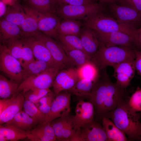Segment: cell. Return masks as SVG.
I'll list each match as a JSON object with an SVG mask.
<instances>
[{
  "instance_id": "cell-16",
  "label": "cell",
  "mask_w": 141,
  "mask_h": 141,
  "mask_svg": "<svg viewBox=\"0 0 141 141\" xmlns=\"http://www.w3.org/2000/svg\"><path fill=\"white\" fill-rule=\"evenodd\" d=\"M101 43L107 47L121 46L136 50L135 37L119 31L97 34Z\"/></svg>"
},
{
  "instance_id": "cell-24",
  "label": "cell",
  "mask_w": 141,
  "mask_h": 141,
  "mask_svg": "<svg viewBox=\"0 0 141 141\" xmlns=\"http://www.w3.org/2000/svg\"><path fill=\"white\" fill-rule=\"evenodd\" d=\"M30 133L5 123L0 125V141H18L27 138Z\"/></svg>"
},
{
  "instance_id": "cell-25",
  "label": "cell",
  "mask_w": 141,
  "mask_h": 141,
  "mask_svg": "<svg viewBox=\"0 0 141 141\" xmlns=\"http://www.w3.org/2000/svg\"><path fill=\"white\" fill-rule=\"evenodd\" d=\"M25 16V12L21 4L17 0L8 5L4 15L1 18L15 24L20 28Z\"/></svg>"
},
{
  "instance_id": "cell-27",
  "label": "cell",
  "mask_w": 141,
  "mask_h": 141,
  "mask_svg": "<svg viewBox=\"0 0 141 141\" xmlns=\"http://www.w3.org/2000/svg\"><path fill=\"white\" fill-rule=\"evenodd\" d=\"M22 4L43 13L55 14L58 6L54 0H20Z\"/></svg>"
},
{
  "instance_id": "cell-11",
  "label": "cell",
  "mask_w": 141,
  "mask_h": 141,
  "mask_svg": "<svg viewBox=\"0 0 141 141\" xmlns=\"http://www.w3.org/2000/svg\"><path fill=\"white\" fill-rule=\"evenodd\" d=\"M25 98L21 92H16L10 98L0 100V125L10 121L22 110Z\"/></svg>"
},
{
  "instance_id": "cell-45",
  "label": "cell",
  "mask_w": 141,
  "mask_h": 141,
  "mask_svg": "<svg viewBox=\"0 0 141 141\" xmlns=\"http://www.w3.org/2000/svg\"><path fill=\"white\" fill-rule=\"evenodd\" d=\"M92 2L94 3L96 1L99 2L101 4L103 3H108V4L117 3V2L120 1L122 2V0H90Z\"/></svg>"
},
{
  "instance_id": "cell-46",
  "label": "cell",
  "mask_w": 141,
  "mask_h": 141,
  "mask_svg": "<svg viewBox=\"0 0 141 141\" xmlns=\"http://www.w3.org/2000/svg\"><path fill=\"white\" fill-rule=\"evenodd\" d=\"M0 17H2L4 15L6 10L7 7L5 3L2 0L0 1Z\"/></svg>"
},
{
  "instance_id": "cell-15",
  "label": "cell",
  "mask_w": 141,
  "mask_h": 141,
  "mask_svg": "<svg viewBox=\"0 0 141 141\" xmlns=\"http://www.w3.org/2000/svg\"><path fill=\"white\" fill-rule=\"evenodd\" d=\"M77 68L72 67L60 70L53 84V91L56 95L60 92L72 88L79 80Z\"/></svg>"
},
{
  "instance_id": "cell-30",
  "label": "cell",
  "mask_w": 141,
  "mask_h": 141,
  "mask_svg": "<svg viewBox=\"0 0 141 141\" xmlns=\"http://www.w3.org/2000/svg\"><path fill=\"white\" fill-rule=\"evenodd\" d=\"M77 70L79 79L97 81L101 75L100 70L91 60L77 68Z\"/></svg>"
},
{
  "instance_id": "cell-23",
  "label": "cell",
  "mask_w": 141,
  "mask_h": 141,
  "mask_svg": "<svg viewBox=\"0 0 141 141\" xmlns=\"http://www.w3.org/2000/svg\"><path fill=\"white\" fill-rule=\"evenodd\" d=\"M24 33L17 25L1 18L0 20V44H4L7 40L21 38Z\"/></svg>"
},
{
  "instance_id": "cell-8",
  "label": "cell",
  "mask_w": 141,
  "mask_h": 141,
  "mask_svg": "<svg viewBox=\"0 0 141 141\" xmlns=\"http://www.w3.org/2000/svg\"><path fill=\"white\" fill-rule=\"evenodd\" d=\"M108 4L109 12L120 22L137 29L136 26L141 25V12L127 5Z\"/></svg>"
},
{
  "instance_id": "cell-43",
  "label": "cell",
  "mask_w": 141,
  "mask_h": 141,
  "mask_svg": "<svg viewBox=\"0 0 141 141\" xmlns=\"http://www.w3.org/2000/svg\"><path fill=\"white\" fill-rule=\"evenodd\" d=\"M127 5L141 12V0H122Z\"/></svg>"
},
{
  "instance_id": "cell-47",
  "label": "cell",
  "mask_w": 141,
  "mask_h": 141,
  "mask_svg": "<svg viewBox=\"0 0 141 141\" xmlns=\"http://www.w3.org/2000/svg\"><path fill=\"white\" fill-rule=\"evenodd\" d=\"M140 114H141V111H140Z\"/></svg>"
},
{
  "instance_id": "cell-18",
  "label": "cell",
  "mask_w": 141,
  "mask_h": 141,
  "mask_svg": "<svg viewBox=\"0 0 141 141\" xmlns=\"http://www.w3.org/2000/svg\"><path fill=\"white\" fill-rule=\"evenodd\" d=\"M61 19L55 14L41 13L38 22L39 31L58 41L57 29Z\"/></svg>"
},
{
  "instance_id": "cell-20",
  "label": "cell",
  "mask_w": 141,
  "mask_h": 141,
  "mask_svg": "<svg viewBox=\"0 0 141 141\" xmlns=\"http://www.w3.org/2000/svg\"><path fill=\"white\" fill-rule=\"evenodd\" d=\"M83 26L80 37L84 51L92 57L97 51L100 42L93 30L84 25Z\"/></svg>"
},
{
  "instance_id": "cell-41",
  "label": "cell",
  "mask_w": 141,
  "mask_h": 141,
  "mask_svg": "<svg viewBox=\"0 0 141 141\" xmlns=\"http://www.w3.org/2000/svg\"><path fill=\"white\" fill-rule=\"evenodd\" d=\"M58 7L65 5H78L94 3L90 0H54Z\"/></svg>"
},
{
  "instance_id": "cell-13",
  "label": "cell",
  "mask_w": 141,
  "mask_h": 141,
  "mask_svg": "<svg viewBox=\"0 0 141 141\" xmlns=\"http://www.w3.org/2000/svg\"><path fill=\"white\" fill-rule=\"evenodd\" d=\"M73 118L74 116L69 114L50 122L54 130L57 141H69L77 129Z\"/></svg>"
},
{
  "instance_id": "cell-10",
  "label": "cell",
  "mask_w": 141,
  "mask_h": 141,
  "mask_svg": "<svg viewBox=\"0 0 141 141\" xmlns=\"http://www.w3.org/2000/svg\"><path fill=\"white\" fill-rule=\"evenodd\" d=\"M32 36L36 37L44 43L54 59L63 69L74 67L59 42L39 31L33 34Z\"/></svg>"
},
{
  "instance_id": "cell-37",
  "label": "cell",
  "mask_w": 141,
  "mask_h": 141,
  "mask_svg": "<svg viewBox=\"0 0 141 141\" xmlns=\"http://www.w3.org/2000/svg\"><path fill=\"white\" fill-rule=\"evenodd\" d=\"M2 44L6 46L12 56L18 60L20 59L22 49V42L21 38L9 39Z\"/></svg>"
},
{
  "instance_id": "cell-36",
  "label": "cell",
  "mask_w": 141,
  "mask_h": 141,
  "mask_svg": "<svg viewBox=\"0 0 141 141\" xmlns=\"http://www.w3.org/2000/svg\"><path fill=\"white\" fill-rule=\"evenodd\" d=\"M23 110L38 124L45 121L46 115L42 113L33 103L25 99Z\"/></svg>"
},
{
  "instance_id": "cell-17",
  "label": "cell",
  "mask_w": 141,
  "mask_h": 141,
  "mask_svg": "<svg viewBox=\"0 0 141 141\" xmlns=\"http://www.w3.org/2000/svg\"><path fill=\"white\" fill-rule=\"evenodd\" d=\"M135 59L123 61L113 67L116 83L124 90L129 86L134 76L136 70Z\"/></svg>"
},
{
  "instance_id": "cell-2",
  "label": "cell",
  "mask_w": 141,
  "mask_h": 141,
  "mask_svg": "<svg viewBox=\"0 0 141 141\" xmlns=\"http://www.w3.org/2000/svg\"><path fill=\"white\" fill-rule=\"evenodd\" d=\"M119 101L116 107L105 115L126 134L129 140L141 141V114L133 110L124 98Z\"/></svg>"
},
{
  "instance_id": "cell-26",
  "label": "cell",
  "mask_w": 141,
  "mask_h": 141,
  "mask_svg": "<svg viewBox=\"0 0 141 141\" xmlns=\"http://www.w3.org/2000/svg\"><path fill=\"white\" fill-rule=\"evenodd\" d=\"M81 20L62 19L57 29V34L74 35L80 37L82 26Z\"/></svg>"
},
{
  "instance_id": "cell-42",
  "label": "cell",
  "mask_w": 141,
  "mask_h": 141,
  "mask_svg": "<svg viewBox=\"0 0 141 141\" xmlns=\"http://www.w3.org/2000/svg\"><path fill=\"white\" fill-rule=\"evenodd\" d=\"M136 70L141 77V50H135Z\"/></svg>"
},
{
  "instance_id": "cell-31",
  "label": "cell",
  "mask_w": 141,
  "mask_h": 141,
  "mask_svg": "<svg viewBox=\"0 0 141 141\" xmlns=\"http://www.w3.org/2000/svg\"><path fill=\"white\" fill-rule=\"evenodd\" d=\"M97 81L79 79L72 88L67 91L71 94L80 97H87L89 98L92 90Z\"/></svg>"
},
{
  "instance_id": "cell-3",
  "label": "cell",
  "mask_w": 141,
  "mask_h": 141,
  "mask_svg": "<svg viewBox=\"0 0 141 141\" xmlns=\"http://www.w3.org/2000/svg\"><path fill=\"white\" fill-rule=\"evenodd\" d=\"M135 50L121 46L107 47L100 42L96 53L91 58L100 70L108 66L112 67L123 61L135 58Z\"/></svg>"
},
{
  "instance_id": "cell-44",
  "label": "cell",
  "mask_w": 141,
  "mask_h": 141,
  "mask_svg": "<svg viewBox=\"0 0 141 141\" xmlns=\"http://www.w3.org/2000/svg\"><path fill=\"white\" fill-rule=\"evenodd\" d=\"M135 37L137 50H141V26L138 29Z\"/></svg>"
},
{
  "instance_id": "cell-22",
  "label": "cell",
  "mask_w": 141,
  "mask_h": 141,
  "mask_svg": "<svg viewBox=\"0 0 141 141\" xmlns=\"http://www.w3.org/2000/svg\"><path fill=\"white\" fill-rule=\"evenodd\" d=\"M21 4L26 13V16L21 25V30L25 34L30 35L39 32L38 22L41 13L27 5Z\"/></svg>"
},
{
  "instance_id": "cell-7",
  "label": "cell",
  "mask_w": 141,
  "mask_h": 141,
  "mask_svg": "<svg viewBox=\"0 0 141 141\" xmlns=\"http://www.w3.org/2000/svg\"><path fill=\"white\" fill-rule=\"evenodd\" d=\"M60 69L52 67L39 74L30 76L26 79L19 85L15 92L23 94L33 88H49L52 87L55 78Z\"/></svg>"
},
{
  "instance_id": "cell-39",
  "label": "cell",
  "mask_w": 141,
  "mask_h": 141,
  "mask_svg": "<svg viewBox=\"0 0 141 141\" xmlns=\"http://www.w3.org/2000/svg\"><path fill=\"white\" fill-rule=\"evenodd\" d=\"M21 39L22 42V51L21 57L18 60L23 68L34 60L35 58L31 47Z\"/></svg>"
},
{
  "instance_id": "cell-6",
  "label": "cell",
  "mask_w": 141,
  "mask_h": 141,
  "mask_svg": "<svg viewBox=\"0 0 141 141\" xmlns=\"http://www.w3.org/2000/svg\"><path fill=\"white\" fill-rule=\"evenodd\" d=\"M0 69L10 79L20 84L24 80L23 68L19 61L10 54L5 46L1 44Z\"/></svg>"
},
{
  "instance_id": "cell-29",
  "label": "cell",
  "mask_w": 141,
  "mask_h": 141,
  "mask_svg": "<svg viewBox=\"0 0 141 141\" xmlns=\"http://www.w3.org/2000/svg\"><path fill=\"white\" fill-rule=\"evenodd\" d=\"M102 120L103 126L105 131L108 141L128 140L126 134L110 119L104 117Z\"/></svg>"
},
{
  "instance_id": "cell-1",
  "label": "cell",
  "mask_w": 141,
  "mask_h": 141,
  "mask_svg": "<svg viewBox=\"0 0 141 141\" xmlns=\"http://www.w3.org/2000/svg\"><path fill=\"white\" fill-rule=\"evenodd\" d=\"M103 72L91 92L89 101L95 108V114L102 120L114 109L119 100L125 97L124 90L111 80L105 70Z\"/></svg>"
},
{
  "instance_id": "cell-5",
  "label": "cell",
  "mask_w": 141,
  "mask_h": 141,
  "mask_svg": "<svg viewBox=\"0 0 141 141\" xmlns=\"http://www.w3.org/2000/svg\"><path fill=\"white\" fill-rule=\"evenodd\" d=\"M100 3L78 5H65L58 6L55 14L62 19L84 21L98 13L104 11V7Z\"/></svg>"
},
{
  "instance_id": "cell-14",
  "label": "cell",
  "mask_w": 141,
  "mask_h": 141,
  "mask_svg": "<svg viewBox=\"0 0 141 141\" xmlns=\"http://www.w3.org/2000/svg\"><path fill=\"white\" fill-rule=\"evenodd\" d=\"M21 38L31 47L36 59L45 62L52 67L63 69L54 59L48 49L41 40L34 36L28 35Z\"/></svg>"
},
{
  "instance_id": "cell-19",
  "label": "cell",
  "mask_w": 141,
  "mask_h": 141,
  "mask_svg": "<svg viewBox=\"0 0 141 141\" xmlns=\"http://www.w3.org/2000/svg\"><path fill=\"white\" fill-rule=\"evenodd\" d=\"M73 119L76 128L86 124L93 119L95 115V108L92 103L82 100L77 103Z\"/></svg>"
},
{
  "instance_id": "cell-9",
  "label": "cell",
  "mask_w": 141,
  "mask_h": 141,
  "mask_svg": "<svg viewBox=\"0 0 141 141\" xmlns=\"http://www.w3.org/2000/svg\"><path fill=\"white\" fill-rule=\"evenodd\" d=\"M71 141H108L103 127L93 119L77 128Z\"/></svg>"
},
{
  "instance_id": "cell-33",
  "label": "cell",
  "mask_w": 141,
  "mask_h": 141,
  "mask_svg": "<svg viewBox=\"0 0 141 141\" xmlns=\"http://www.w3.org/2000/svg\"><path fill=\"white\" fill-rule=\"evenodd\" d=\"M52 67H54L45 62L35 59L23 68L24 80L30 76L41 73Z\"/></svg>"
},
{
  "instance_id": "cell-4",
  "label": "cell",
  "mask_w": 141,
  "mask_h": 141,
  "mask_svg": "<svg viewBox=\"0 0 141 141\" xmlns=\"http://www.w3.org/2000/svg\"><path fill=\"white\" fill-rule=\"evenodd\" d=\"M104 11L96 13L83 21V25L92 30L97 34L119 31L135 37L138 29L120 22Z\"/></svg>"
},
{
  "instance_id": "cell-21",
  "label": "cell",
  "mask_w": 141,
  "mask_h": 141,
  "mask_svg": "<svg viewBox=\"0 0 141 141\" xmlns=\"http://www.w3.org/2000/svg\"><path fill=\"white\" fill-rule=\"evenodd\" d=\"M27 138L31 141H57L52 127L49 122L44 121L30 131Z\"/></svg>"
},
{
  "instance_id": "cell-38",
  "label": "cell",
  "mask_w": 141,
  "mask_h": 141,
  "mask_svg": "<svg viewBox=\"0 0 141 141\" xmlns=\"http://www.w3.org/2000/svg\"><path fill=\"white\" fill-rule=\"evenodd\" d=\"M56 96L54 91H51L40 98L34 104L46 116L50 111L51 106Z\"/></svg>"
},
{
  "instance_id": "cell-28",
  "label": "cell",
  "mask_w": 141,
  "mask_h": 141,
  "mask_svg": "<svg viewBox=\"0 0 141 141\" xmlns=\"http://www.w3.org/2000/svg\"><path fill=\"white\" fill-rule=\"evenodd\" d=\"M6 123L20 129L28 131L38 124L23 109Z\"/></svg>"
},
{
  "instance_id": "cell-35",
  "label": "cell",
  "mask_w": 141,
  "mask_h": 141,
  "mask_svg": "<svg viewBox=\"0 0 141 141\" xmlns=\"http://www.w3.org/2000/svg\"><path fill=\"white\" fill-rule=\"evenodd\" d=\"M64 51L74 67L77 68L91 60V57L82 50L74 49Z\"/></svg>"
},
{
  "instance_id": "cell-40",
  "label": "cell",
  "mask_w": 141,
  "mask_h": 141,
  "mask_svg": "<svg viewBox=\"0 0 141 141\" xmlns=\"http://www.w3.org/2000/svg\"><path fill=\"white\" fill-rule=\"evenodd\" d=\"M129 104L135 111H141V88L138 86L128 100Z\"/></svg>"
},
{
  "instance_id": "cell-32",
  "label": "cell",
  "mask_w": 141,
  "mask_h": 141,
  "mask_svg": "<svg viewBox=\"0 0 141 141\" xmlns=\"http://www.w3.org/2000/svg\"><path fill=\"white\" fill-rule=\"evenodd\" d=\"M20 84L10 79H8L0 74V99H6L11 98L15 93Z\"/></svg>"
},
{
  "instance_id": "cell-12",
  "label": "cell",
  "mask_w": 141,
  "mask_h": 141,
  "mask_svg": "<svg viewBox=\"0 0 141 141\" xmlns=\"http://www.w3.org/2000/svg\"><path fill=\"white\" fill-rule=\"evenodd\" d=\"M71 95L68 91L64 90L56 95L45 121L50 122L54 119L69 114L71 110Z\"/></svg>"
},
{
  "instance_id": "cell-34",
  "label": "cell",
  "mask_w": 141,
  "mask_h": 141,
  "mask_svg": "<svg viewBox=\"0 0 141 141\" xmlns=\"http://www.w3.org/2000/svg\"><path fill=\"white\" fill-rule=\"evenodd\" d=\"M57 36L58 41L64 51L79 49L84 51L79 37L59 34H57Z\"/></svg>"
}]
</instances>
